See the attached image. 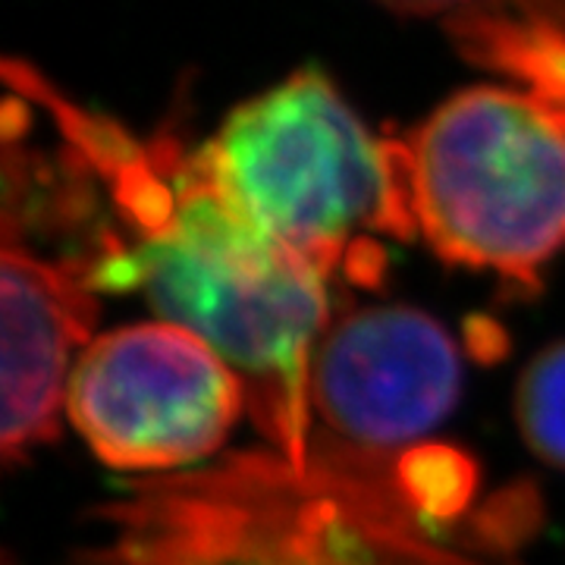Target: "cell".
Here are the masks:
<instances>
[{
    "label": "cell",
    "mask_w": 565,
    "mask_h": 565,
    "mask_svg": "<svg viewBox=\"0 0 565 565\" xmlns=\"http://www.w3.org/2000/svg\"><path fill=\"white\" fill-rule=\"evenodd\" d=\"M475 497L478 468L449 446L367 468L264 444L126 484L85 512L63 565H522L537 503Z\"/></svg>",
    "instance_id": "obj_2"
},
{
    "label": "cell",
    "mask_w": 565,
    "mask_h": 565,
    "mask_svg": "<svg viewBox=\"0 0 565 565\" xmlns=\"http://www.w3.org/2000/svg\"><path fill=\"white\" fill-rule=\"evenodd\" d=\"M223 192L323 280L374 289L386 243L415 239L396 136H374L337 85L302 70L226 114L202 145Z\"/></svg>",
    "instance_id": "obj_3"
},
{
    "label": "cell",
    "mask_w": 565,
    "mask_h": 565,
    "mask_svg": "<svg viewBox=\"0 0 565 565\" xmlns=\"http://www.w3.org/2000/svg\"><path fill=\"white\" fill-rule=\"evenodd\" d=\"M515 424L534 459L565 475V340L525 364L515 384Z\"/></svg>",
    "instance_id": "obj_9"
},
{
    "label": "cell",
    "mask_w": 565,
    "mask_h": 565,
    "mask_svg": "<svg viewBox=\"0 0 565 565\" xmlns=\"http://www.w3.org/2000/svg\"><path fill=\"white\" fill-rule=\"evenodd\" d=\"M440 25L471 63L565 104V0H374Z\"/></svg>",
    "instance_id": "obj_8"
},
{
    "label": "cell",
    "mask_w": 565,
    "mask_h": 565,
    "mask_svg": "<svg viewBox=\"0 0 565 565\" xmlns=\"http://www.w3.org/2000/svg\"><path fill=\"white\" fill-rule=\"evenodd\" d=\"M248 412L239 374L185 327L126 323L85 345L66 422L104 465L173 475L217 459Z\"/></svg>",
    "instance_id": "obj_5"
},
{
    "label": "cell",
    "mask_w": 565,
    "mask_h": 565,
    "mask_svg": "<svg viewBox=\"0 0 565 565\" xmlns=\"http://www.w3.org/2000/svg\"><path fill=\"white\" fill-rule=\"evenodd\" d=\"M396 139L415 233L430 252L537 286L565 252V104L519 85H471Z\"/></svg>",
    "instance_id": "obj_4"
},
{
    "label": "cell",
    "mask_w": 565,
    "mask_h": 565,
    "mask_svg": "<svg viewBox=\"0 0 565 565\" xmlns=\"http://www.w3.org/2000/svg\"><path fill=\"white\" fill-rule=\"evenodd\" d=\"M7 82L47 110L102 195L95 289H141L161 321L202 337L239 374L264 444L311 462L308 381L330 327V280L223 192L202 148L173 132L136 139L25 63H7Z\"/></svg>",
    "instance_id": "obj_1"
},
{
    "label": "cell",
    "mask_w": 565,
    "mask_h": 565,
    "mask_svg": "<svg viewBox=\"0 0 565 565\" xmlns=\"http://www.w3.org/2000/svg\"><path fill=\"white\" fill-rule=\"evenodd\" d=\"M462 393V352L412 305H367L327 327L315 349L311 449L390 468L427 446Z\"/></svg>",
    "instance_id": "obj_6"
},
{
    "label": "cell",
    "mask_w": 565,
    "mask_h": 565,
    "mask_svg": "<svg viewBox=\"0 0 565 565\" xmlns=\"http://www.w3.org/2000/svg\"><path fill=\"white\" fill-rule=\"evenodd\" d=\"M3 437L7 468L47 446L66 418L70 374L95 340L102 292L63 255L3 239Z\"/></svg>",
    "instance_id": "obj_7"
}]
</instances>
